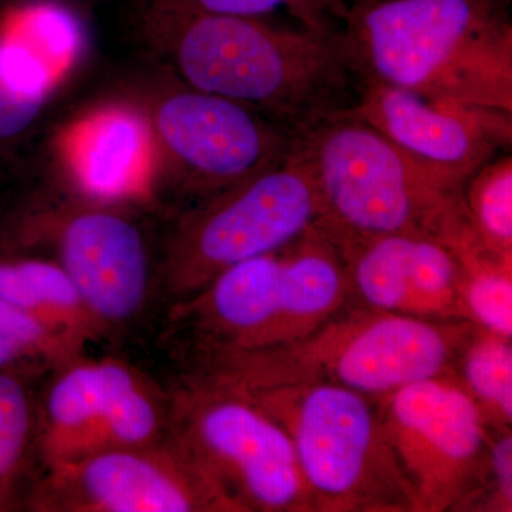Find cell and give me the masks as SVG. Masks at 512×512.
<instances>
[{
  "label": "cell",
  "mask_w": 512,
  "mask_h": 512,
  "mask_svg": "<svg viewBox=\"0 0 512 512\" xmlns=\"http://www.w3.org/2000/svg\"><path fill=\"white\" fill-rule=\"evenodd\" d=\"M20 507L36 512H232L170 436L45 468Z\"/></svg>",
  "instance_id": "obj_11"
},
{
  "label": "cell",
  "mask_w": 512,
  "mask_h": 512,
  "mask_svg": "<svg viewBox=\"0 0 512 512\" xmlns=\"http://www.w3.org/2000/svg\"><path fill=\"white\" fill-rule=\"evenodd\" d=\"M177 80V79H175ZM146 107L160 157V183L192 205L281 164L296 137L235 101L171 84Z\"/></svg>",
  "instance_id": "obj_9"
},
{
  "label": "cell",
  "mask_w": 512,
  "mask_h": 512,
  "mask_svg": "<svg viewBox=\"0 0 512 512\" xmlns=\"http://www.w3.org/2000/svg\"><path fill=\"white\" fill-rule=\"evenodd\" d=\"M339 30L360 83L512 113L510 0H369Z\"/></svg>",
  "instance_id": "obj_2"
},
{
  "label": "cell",
  "mask_w": 512,
  "mask_h": 512,
  "mask_svg": "<svg viewBox=\"0 0 512 512\" xmlns=\"http://www.w3.org/2000/svg\"><path fill=\"white\" fill-rule=\"evenodd\" d=\"M320 205L318 227L333 242L387 234L440 239L480 251L464 191L456 190L350 111L296 137Z\"/></svg>",
  "instance_id": "obj_3"
},
{
  "label": "cell",
  "mask_w": 512,
  "mask_h": 512,
  "mask_svg": "<svg viewBox=\"0 0 512 512\" xmlns=\"http://www.w3.org/2000/svg\"><path fill=\"white\" fill-rule=\"evenodd\" d=\"M229 387L284 427L315 511H416L377 399L325 382Z\"/></svg>",
  "instance_id": "obj_5"
},
{
  "label": "cell",
  "mask_w": 512,
  "mask_h": 512,
  "mask_svg": "<svg viewBox=\"0 0 512 512\" xmlns=\"http://www.w3.org/2000/svg\"><path fill=\"white\" fill-rule=\"evenodd\" d=\"M369 0H322L323 6L328 10L330 16L339 23V19L353 6Z\"/></svg>",
  "instance_id": "obj_27"
},
{
  "label": "cell",
  "mask_w": 512,
  "mask_h": 512,
  "mask_svg": "<svg viewBox=\"0 0 512 512\" xmlns=\"http://www.w3.org/2000/svg\"><path fill=\"white\" fill-rule=\"evenodd\" d=\"M147 9L259 19L285 12L298 25L306 28H339V23L329 15L322 0H148Z\"/></svg>",
  "instance_id": "obj_25"
},
{
  "label": "cell",
  "mask_w": 512,
  "mask_h": 512,
  "mask_svg": "<svg viewBox=\"0 0 512 512\" xmlns=\"http://www.w3.org/2000/svg\"><path fill=\"white\" fill-rule=\"evenodd\" d=\"M319 218L315 183L293 146L281 164L183 212L165 248V291L183 305L231 266L288 247Z\"/></svg>",
  "instance_id": "obj_8"
},
{
  "label": "cell",
  "mask_w": 512,
  "mask_h": 512,
  "mask_svg": "<svg viewBox=\"0 0 512 512\" xmlns=\"http://www.w3.org/2000/svg\"><path fill=\"white\" fill-rule=\"evenodd\" d=\"M62 167L84 202L147 200L160 184V157L146 107L113 103L74 121L60 141Z\"/></svg>",
  "instance_id": "obj_15"
},
{
  "label": "cell",
  "mask_w": 512,
  "mask_h": 512,
  "mask_svg": "<svg viewBox=\"0 0 512 512\" xmlns=\"http://www.w3.org/2000/svg\"><path fill=\"white\" fill-rule=\"evenodd\" d=\"M463 386L488 424L510 429L512 420L511 339L474 328L460 355Z\"/></svg>",
  "instance_id": "obj_21"
},
{
  "label": "cell",
  "mask_w": 512,
  "mask_h": 512,
  "mask_svg": "<svg viewBox=\"0 0 512 512\" xmlns=\"http://www.w3.org/2000/svg\"><path fill=\"white\" fill-rule=\"evenodd\" d=\"M56 84L25 46L0 39V141L23 136L36 123Z\"/></svg>",
  "instance_id": "obj_20"
},
{
  "label": "cell",
  "mask_w": 512,
  "mask_h": 512,
  "mask_svg": "<svg viewBox=\"0 0 512 512\" xmlns=\"http://www.w3.org/2000/svg\"><path fill=\"white\" fill-rule=\"evenodd\" d=\"M148 42L175 79L235 101L298 137L355 106L360 83L340 30L146 9Z\"/></svg>",
  "instance_id": "obj_1"
},
{
  "label": "cell",
  "mask_w": 512,
  "mask_h": 512,
  "mask_svg": "<svg viewBox=\"0 0 512 512\" xmlns=\"http://www.w3.org/2000/svg\"><path fill=\"white\" fill-rule=\"evenodd\" d=\"M0 298L35 316L80 350L106 335L55 259L0 258Z\"/></svg>",
  "instance_id": "obj_17"
},
{
  "label": "cell",
  "mask_w": 512,
  "mask_h": 512,
  "mask_svg": "<svg viewBox=\"0 0 512 512\" xmlns=\"http://www.w3.org/2000/svg\"><path fill=\"white\" fill-rule=\"evenodd\" d=\"M377 402L416 511L453 510L480 493L491 437L463 384L448 375L431 377Z\"/></svg>",
  "instance_id": "obj_10"
},
{
  "label": "cell",
  "mask_w": 512,
  "mask_h": 512,
  "mask_svg": "<svg viewBox=\"0 0 512 512\" xmlns=\"http://www.w3.org/2000/svg\"><path fill=\"white\" fill-rule=\"evenodd\" d=\"M350 288L370 308L416 318L467 320L460 254L440 239L387 234L335 242ZM468 322V320H467Z\"/></svg>",
  "instance_id": "obj_14"
},
{
  "label": "cell",
  "mask_w": 512,
  "mask_h": 512,
  "mask_svg": "<svg viewBox=\"0 0 512 512\" xmlns=\"http://www.w3.org/2000/svg\"><path fill=\"white\" fill-rule=\"evenodd\" d=\"M487 503L484 510L512 511V437L511 429L498 431L488 446Z\"/></svg>",
  "instance_id": "obj_26"
},
{
  "label": "cell",
  "mask_w": 512,
  "mask_h": 512,
  "mask_svg": "<svg viewBox=\"0 0 512 512\" xmlns=\"http://www.w3.org/2000/svg\"><path fill=\"white\" fill-rule=\"evenodd\" d=\"M350 288L339 248L318 227L288 247L221 272L175 306L202 336L205 355L282 348L338 315Z\"/></svg>",
  "instance_id": "obj_6"
},
{
  "label": "cell",
  "mask_w": 512,
  "mask_h": 512,
  "mask_svg": "<svg viewBox=\"0 0 512 512\" xmlns=\"http://www.w3.org/2000/svg\"><path fill=\"white\" fill-rule=\"evenodd\" d=\"M106 357L80 356L56 369L36 406V456L43 467L70 463L101 450L110 414Z\"/></svg>",
  "instance_id": "obj_16"
},
{
  "label": "cell",
  "mask_w": 512,
  "mask_h": 512,
  "mask_svg": "<svg viewBox=\"0 0 512 512\" xmlns=\"http://www.w3.org/2000/svg\"><path fill=\"white\" fill-rule=\"evenodd\" d=\"M168 436L232 512L315 511L288 433L244 393L192 377L170 396Z\"/></svg>",
  "instance_id": "obj_7"
},
{
  "label": "cell",
  "mask_w": 512,
  "mask_h": 512,
  "mask_svg": "<svg viewBox=\"0 0 512 512\" xmlns=\"http://www.w3.org/2000/svg\"><path fill=\"white\" fill-rule=\"evenodd\" d=\"M476 326L467 320L400 313L333 316L298 342L259 352L205 356L200 375L235 387L325 382L382 399L409 384L447 375Z\"/></svg>",
  "instance_id": "obj_4"
},
{
  "label": "cell",
  "mask_w": 512,
  "mask_h": 512,
  "mask_svg": "<svg viewBox=\"0 0 512 512\" xmlns=\"http://www.w3.org/2000/svg\"><path fill=\"white\" fill-rule=\"evenodd\" d=\"M120 208L83 202L46 218L40 232L106 332L143 311L151 284L143 229Z\"/></svg>",
  "instance_id": "obj_13"
},
{
  "label": "cell",
  "mask_w": 512,
  "mask_h": 512,
  "mask_svg": "<svg viewBox=\"0 0 512 512\" xmlns=\"http://www.w3.org/2000/svg\"><path fill=\"white\" fill-rule=\"evenodd\" d=\"M80 356L83 350L35 316L0 298V372L29 379Z\"/></svg>",
  "instance_id": "obj_22"
},
{
  "label": "cell",
  "mask_w": 512,
  "mask_h": 512,
  "mask_svg": "<svg viewBox=\"0 0 512 512\" xmlns=\"http://www.w3.org/2000/svg\"><path fill=\"white\" fill-rule=\"evenodd\" d=\"M349 111L460 191L484 164L511 150L512 113L507 111L382 83H362Z\"/></svg>",
  "instance_id": "obj_12"
},
{
  "label": "cell",
  "mask_w": 512,
  "mask_h": 512,
  "mask_svg": "<svg viewBox=\"0 0 512 512\" xmlns=\"http://www.w3.org/2000/svg\"><path fill=\"white\" fill-rule=\"evenodd\" d=\"M468 218L485 251L512 261V156L500 154L464 187Z\"/></svg>",
  "instance_id": "obj_23"
},
{
  "label": "cell",
  "mask_w": 512,
  "mask_h": 512,
  "mask_svg": "<svg viewBox=\"0 0 512 512\" xmlns=\"http://www.w3.org/2000/svg\"><path fill=\"white\" fill-rule=\"evenodd\" d=\"M35 440L36 404L28 379L0 372V512L22 505Z\"/></svg>",
  "instance_id": "obj_19"
},
{
  "label": "cell",
  "mask_w": 512,
  "mask_h": 512,
  "mask_svg": "<svg viewBox=\"0 0 512 512\" xmlns=\"http://www.w3.org/2000/svg\"><path fill=\"white\" fill-rule=\"evenodd\" d=\"M458 254L463 264L461 302L466 319L477 328L511 339L512 261L485 251Z\"/></svg>",
  "instance_id": "obj_24"
},
{
  "label": "cell",
  "mask_w": 512,
  "mask_h": 512,
  "mask_svg": "<svg viewBox=\"0 0 512 512\" xmlns=\"http://www.w3.org/2000/svg\"><path fill=\"white\" fill-rule=\"evenodd\" d=\"M8 39L25 46L57 83L82 59L86 32L82 19L59 0H32L10 20Z\"/></svg>",
  "instance_id": "obj_18"
}]
</instances>
